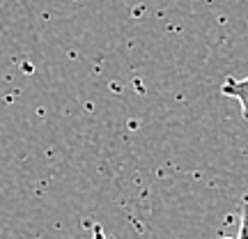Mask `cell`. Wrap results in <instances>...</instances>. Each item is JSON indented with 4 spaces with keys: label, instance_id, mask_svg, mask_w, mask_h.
I'll return each mask as SVG.
<instances>
[{
    "label": "cell",
    "instance_id": "obj_1",
    "mask_svg": "<svg viewBox=\"0 0 248 239\" xmlns=\"http://www.w3.org/2000/svg\"><path fill=\"white\" fill-rule=\"evenodd\" d=\"M221 90L225 97H232L239 101L241 113H244V117L248 120V76L246 79H228L223 83Z\"/></svg>",
    "mask_w": 248,
    "mask_h": 239
},
{
    "label": "cell",
    "instance_id": "obj_2",
    "mask_svg": "<svg viewBox=\"0 0 248 239\" xmlns=\"http://www.w3.org/2000/svg\"><path fill=\"white\" fill-rule=\"evenodd\" d=\"M239 239H248V193L241 200V225H239Z\"/></svg>",
    "mask_w": 248,
    "mask_h": 239
}]
</instances>
